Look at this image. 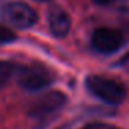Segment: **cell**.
Listing matches in <instances>:
<instances>
[{"instance_id":"cell-1","label":"cell","mask_w":129,"mask_h":129,"mask_svg":"<svg viewBox=\"0 0 129 129\" xmlns=\"http://www.w3.org/2000/svg\"><path fill=\"white\" fill-rule=\"evenodd\" d=\"M86 89L94 97L106 101L108 104H121L125 100V87L114 79L100 75H90L85 81Z\"/></svg>"},{"instance_id":"cell-2","label":"cell","mask_w":129,"mask_h":129,"mask_svg":"<svg viewBox=\"0 0 129 129\" xmlns=\"http://www.w3.org/2000/svg\"><path fill=\"white\" fill-rule=\"evenodd\" d=\"M2 20L15 28L26 29L38 22V14L31 6L22 2H11L2 9Z\"/></svg>"},{"instance_id":"cell-3","label":"cell","mask_w":129,"mask_h":129,"mask_svg":"<svg viewBox=\"0 0 129 129\" xmlns=\"http://www.w3.org/2000/svg\"><path fill=\"white\" fill-rule=\"evenodd\" d=\"M67 104V96L62 92L53 90L39 97L29 110V117L34 119H47L60 111Z\"/></svg>"},{"instance_id":"cell-4","label":"cell","mask_w":129,"mask_h":129,"mask_svg":"<svg viewBox=\"0 0 129 129\" xmlns=\"http://www.w3.org/2000/svg\"><path fill=\"white\" fill-rule=\"evenodd\" d=\"M53 74L47 68L40 65L22 67L18 72V85L28 92H38L45 89L53 82Z\"/></svg>"},{"instance_id":"cell-5","label":"cell","mask_w":129,"mask_h":129,"mask_svg":"<svg viewBox=\"0 0 129 129\" xmlns=\"http://www.w3.org/2000/svg\"><path fill=\"white\" fill-rule=\"evenodd\" d=\"M122 42V34L112 28H97L92 35V46L97 51L104 54L117 51L121 47Z\"/></svg>"},{"instance_id":"cell-6","label":"cell","mask_w":129,"mask_h":129,"mask_svg":"<svg viewBox=\"0 0 129 129\" xmlns=\"http://www.w3.org/2000/svg\"><path fill=\"white\" fill-rule=\"evenodd\" d=\"M49 28L54 38H64L71 29V18L68 13L60 6H51L49 10Z\"/></svg>"},{"instance_id":"cell-7","label":"cell","mask_w":129,"mask_h":129,"mask_svg":"<svg viewBox=\"0 0 129 129\" xmlns=\"http://www.w3.org/2000/svg\"><path fill=\"white\" fill-rule=\"evenodd\" d=\"M13 71H14V65L9 61H0V89L9 82L10 76H11Z\"/></svg>"},{"instance_id":"cell-8","label":"cell","mask_w":129,"mask_h":129,"mask_svg":"<svg viewBox=\"0 0 129 129\" xmlns=\"http://www.w3.org/2000/svg\"><path fill=\"white\" fill-rule=\"evenodd\" d=\"M17 39L15 34L11 31L10 28L4 25H0V45H7V43H11Z\"/></svg>"},{"instance_id":"cell-9","label":"cell","mask_w":129,"mask_h":129,"mask_svg":"<svg viewBox=\"0 0 129 129\" xmlns=\"http://www.w3.org/2000/svg\"><path fill=\"white\" fill-rule=\"evenodd\" d=\"M94 3L97 4H101V6H104V4H110L111 2H114V0H93Z\"/></svg>"},{"instance_id":"cell-10","label":"cell","mask_w":129,"mask_h":129,"mask_svg":"<svg viewBox=\"0 0 129 129\" xmlns=\"http://www.w3.org/2000/svg\"><path fill=\"white\" fill-rule=\"evenodd\" d=\"M99 126H100V123H89V125L83 126L82 129H97Z\"/></svg>"},{"instance_id":"cell-11","label":"cell","mask_w":129,"mask_h":129,"mask_svg":"<svg viewBox=\"0 0 129 129\" xmlns=\"http://www.w3.org/2000/svg\"><path fill=\"white\" fill-rule=\"evenodd\" d=\"M97 129H117V128H112V126H108V125H104V123H100Z\"/></svg>"},{"instance_id":"cell-12","label":"cell","mask_w":129,"mask_h":129,"mask_svg":"<svg viewBox=\"0 0 129 129\" xmlns=\"http://www.w3.org/2000/svg\"><path fill=\"white\" fill-rule=\"evenodd\" d=\"M123 62H129V54L125 57V58H123Z\"/></svg>"},{"instance_id":"cell-13","label":"cell","mask_w":129,"mask_h":129,"mask_svg":"<svg viewBox=\"0 0 129 129\" xmlns=\"http://www.w3.org/2000/svg\"><path fill=\"white\" fill-rule=\"evenodd\" d=\"M36 2H49V0H36Z\"/></svg>"}]
</instances>
